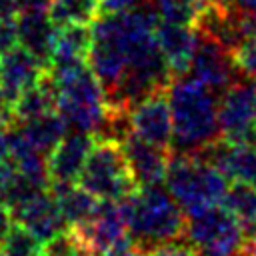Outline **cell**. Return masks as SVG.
<instances>
[{"mask_svg":"<svg viewBox=\"0 0 256 256\" xmlns=\"http://www.w3.org/2000/svg\"><path fill=\"white\" fill-rule=\"evenodd\" d=\"M56 92V112L68 130H80L98 138L106 118L108 102L104 88L86 62L48 68Z\"/></svg>","mask_w":256,"mask_h":256,"instance_id":"3","label":"cell"},{"mask_svg":"<svg viewBox=\"0 0 256 256\" xmlns=\"http://www.w3.org/2000/svg\"><path fill=\"white\" fill-rule=\"evenodd\" d=\"M164 184L186 216L222 204L228 190L226 174L200 154L170 152Z\"/></svg>","mask_w":256,"mask_h":256,"instance_id":"4","label":"cell"},{"mask_svg":"<svg viewBox=\"0 0 256 256\" xmlns=\"http://www.w3.org/2000/svg\"><path fill=\"white\" fill-rule=\"evenodd\" d=\"M130 130L162 148L170 150L172 144V114L168 102V88L156 90L136 102L130 110Z\"/></svg>","mask_w":256,"mask_h":256,"instance_id":"10","label":"cell"},{"mask_svg":"<svg viewBox=\"0 0 256 256\" xmlns=\"http://www.w3.org/2000/svg\"><path fill=\"white\" fill-rule=\"evenodd\" d=\"M14 222L22 224L30 232H34L42 242H50L64 232H68V224L58 208V202L52 190H42L12 208Z\"/></svg>","mask_w":256,"mask_h":256,"instance_id":"11","label":"cell"},{"mask_svg":"<svg viewBox=\"0 0 256 256\" xmlns=\"http://www.w3.org/2000/svg\"><path fill=\"white\" fill-rule=\"evenodd\" d=\"M48 14L56 26L90 24L100 14V0H52Z\"/></svg>","mask_w":256,"mask_h":256,"instance_id":"21","label":"cell"},{"mask_svg":"<svg viewBox=\"0 0 256 256\" xmlns=\"http://www.w3.org/2000/svg\"><path fill=\"white\" fill-rule=\"evenodd\" d=\"M160 20L196 26L206 0H154Z\"/></svg>","mask_w":256,"mask_h":256,"instance_id":"23","label":"cell"},{"mask_svg":"<svg viewBox=\"0 0 256 256\" xmlns=\"http://www.w3.org/2000/svg\"><path fill=\"white\" fill-rule=\"evenodd\" d=\"M78 182L98 200H124L138 188L122 144L100 138H96Z\"/></svg>","mask_w":256,"mask_h":256,"instance_id":"6","label":"cell"},{"mask_svg":"<svg viewBox=\"0 0 256 256\" xmlns=\"http://www.w3.org/2000/svg\"><path fill=\"white\" fill-rule=\"evenodd\" d=\"M140 2L142 0H100V12H128Z\"/></svg>","mask_w":256,"mask_h":256,"instance_id":"28","label":"cell"},{"mask_svg":"<svg viewBox=\"0 0 256 256\" xmlns=\"http://www.w3.org/2000/svg\"><path fill=\"white\" fill-rule=\"evenodd\" d=\"M16 30H18V44L26 48L32 56H36L38 62L48 70L58 32V26L50 18L48 10H40V8L20 10L16 16Z\"/></svg>","mask_w":256,"mask_h":256,"instance_id":"14","label":"cell"},{"mask_svg":"<svg viewBox=\"0 0 256 256\" xmlns=\"http://www.w3.org/2000/svg\"><path fill=\"white\" fill-rule=\"evenodd\" d=\"M50 190L58 202V208L68 224V228H74L82 222H86L98 208L100 200L88 192L80 182H62V184H50Z\"/></svg>","mask_w":256,"mask_h":256,"instance_id":"18","label":"cell"},{"mask_svg":"<svg viewBox=\"0 0 256 256\" xmlns=\"http://www.w3.org/2000/svg\"><path fill=\"white\" fill-rule=\"evenodd\" d=\"M92 42V28L88 24H66L58 26L50 68L86 62L88 48Z\"/></svg>","mask_w":256,"mask_h":256,"instance_id":"19","label":"cell"},{"mask_svg":"<svg viewBox=\"0 0 256 256\" xmlns=\"http://www.w3.org/2000/svg\"><path fill=\"white\" fill-rule=\"evenodd\" d=\"M220 134L230 142H244L256 126V80L238 76L218 96Z\"/></svg>","mask_w":256,"mask_h":256,"instance_id":"8","label":"cell"},{"mask_svg":"<svg viewBox=\"0 0 256 256\" xmlns=\"http://www.w3.org/2000/svg\"><path fill=\"white\" fill-rule=\"evenodd\" d=\"M198 154L222 170L228 180L246 182L256 188V146L220 138Z\"/></svg>","mask_w":256,"mask_h":256,"instance_id":"15","label":"cell"},{"mask_svg":"<svg viewBox=\"0 0 256 256\" xmlns=\"http://www.w3.org/2000/svg\"><path fill=\"white\" fill-rule=\"evenodd\" d=\"M198 38H200L198 28H194L190 24H176V22L160 20V24L156 26L158 46H160L174 78L184 76L188 72Z\"/></svg>","mask_w":256,"mask_h":256,"instance_id":"17","label":"cell"},{"mask_svg":"<svg viewBox=\"0 0 256 256\" xmlns=\"http://www.w3.org/2000/svg\"><path fill=\"white\" fill-rule=\"evenodd\" d=\"M104 256H148L146 252H142L138 246H134L132 242H128V244H124V246H120V248H114V250H110L108 254H104Z\"/></svg>","mask_w":256,"mask_h":256,"instance_id":"31","label":"cell"},{"mask_svg":"<svg viewBox=\"0 0 256 256\" xmlns=\"http://www.w3.org/2000/svg\"><path fill=\"white\" fill-rule=\"evenodd\" d=\"M14 46H18L16 18H4V16H0V56H4Z\"/></svg>","mask_w":256,"mask_h":256,"instance_id":"26","label":"cell"},{"mask_svg":"<svg viewBox=\"0 0 256 256\" xmlns=\"http://www.w3.org/2000/svg\"><path fill=\"white\" fill-rule=\"evenodd\" d=\"M234 62H236L240 74L256 80V36L244 40L234 50Z\"/></svg>","mask_w":256,"mask_h":256,"instance_id":"24","label":"cell"},{"mask_svg":"<svg viewBox=\"0 0 256 256\" xmlns=\"http://www.w3.org/2000/svg\"><path fill=\"white\" fill-rule=\"evenodd\" d=\"M218 96L206 84L188 74L176 76L168 84L172 114V154H198L220 140Z\"/></svg>","mask_w":256,"mask_h":256,"instance_id":"1","label":"cell"},{"mask_svg":"<svg viewBox=\"0 0 256 256\" xmlns=\"http://www.w3.org/2000/svg\"><path fill=\"white\" fill-rule=\"evenodd\" d=\"M206 2H210V4H220V6L230 4V0H206Z\"/></svg>","mask_w":256,"mask_h":256,"instance_id":"36","label":"cell"},{"mask_svg":"<svg viewBox=\"0 0 256 256\" xmlns=\"http://www.w3.org/2000/svg\"><path fill=\"white\" fill-rule=\"evenodd\" d=\"M96 142L94 134L68 130L58 146L48 156V176L50 184L78 182V176L84 168V162Z\"/></svg>","mask_w":256,"mask_h":256,"instance_id":"13","label":"cell"},{"mask_svg":"<svg viewBox=\"0 0 256 256\" xmlns=\"http://www.w3.org/2000/svg\"><path fill=\"white\" fill-rule=\"evenodd\" d=\"M186 74L206 84L216 94H222L238 76H242L234 62V54L206 34H200Z\"/></svg>","mask_w":256,"mask_h":256,"instance_id":"9","label":"cell"},{"mask_svg":"<svg viewBox=\"0 0 256 256\" xmlns=\"http://www.w3.org/2000/svg\"><path fill=\"white\" fill-rule=\"evenodd\" d=\"M230 4L248 16H256V0H230Z\"/></svg>","mask_w":256,"mask_h":256,"instance_id":"34","label":"cell"},{"mask_svg":"<svg viewBox=\"0 0 256 256\" xmlns=\"http://www.w3.org/2000/svg\"><path fill=\"white\" fill-rule=\"evenodd\" d=\"M44 256H90L72 236V232H64L62 236L50 240L46 244V254Z\"/></svg>","mask_w":256,"mask_h":256,"instance_id":"25","label":"cell"},{"mask_svg":"<svg viewBox=\"0 0 256 256\" xmlns=\"http://www.w3.org/2000/svg\"><path fill=\"white\" fill-rule=\"evenodd\" d=\"M46 242L22 224H12L4 240L0 242V256H44Z\"/></svg>","mask_w":256,"mask_h":256,"instance_id":"22","label":"cell"},{"mask_svg":"<svg viewBox=\"0 0 256 256\" xmlns=\"http://www.w3.org/2000/svg\"><path fill=\"white\" fill-rule=\"evenodd\" d=\"M10 158V140H8V126L0 124V160Z\"/></svg>","mask_w":256,"mask_h":256,"instance_id":"33","label":"cell"},{"mask_svg":"<svg viewBox=\"0 0 256 256\" xmlns=\"http://www.w3.org/2000/svg\"><path fill=\"white\" fill-rule=\"evenodd\" d=\"M52 0H18L20 10H28V8H40V10H48Z\"/></svg>","mask_w":256,"mask_h":256,"instance_id":"35","label":"cell"},{"mask_svg":"<svg viewBox=\"0 0 256 256\" xmlns=\"http://www.w3.org/2000/svg\"><path fill=\"white\" fill-rule=\"evenodd\" d=\"M68 230L90 256H104L132 242L122 200H100L96 212L86 222Z\"/></svg>","mask_w":256,"mask_h":256,"instance_id":"7","label":"cell"},{"mask_svg":"<svg viewBox=\"0 0 256 256\" xmlns=\"http://www.w3.org/2000/svg\"><path fill=\"white\" fill-rule=\"evenodd\" d=\"M44 72L46 68L38 62V58L18 44L0 60V92L12 104H16L18 96L34 86L44 76Z\"/></svg>","mask_w":256,"mask_h":256,"instance_id":"16","label":"cell"},{"mask_svg":"<svg viewBox=\"0 0 256 256\" xmlns=\"http://www.w3.org/2000/svg\"><path fill=\"white\" fill-rule=\"evenodd\" d=\"M12 222H14V218H12V210L0 200V242L4 240V236L8 234V230L12 228Z\"/></svg>","mask_w":256,"mask_h":256,"instance_id":"30","label":"cell"},{"mask_svg":"<svg viewBox=\"0 0 256 256\" xmlns=\"http://www.w3.org/2000/svg\"><path fill=\"white\" fill-rule=\"evenodd\" d=\"M14 104L0 92V124L4 126H10L14 122Z\"/></svg>","mask_w":256,"mask_h":256,"instance_id":"29","label":"cell"},{"mask_svg":"<svg viewBox=\"0 0 256 256\" xmlns=\"http://www.w3.org/2000/svg\"><path fill=\"white\" fill-rule=\"evenodd\" d=\"M148 256H198L194 252V248L188 244V242H170V244H164L152 252H148Z\"/></svg>","mask_w":256,"mask_h":256,"instance_id":"27","label":"cell"},{"mask_svg":"<svg viewBox=\"0 0 256 256\" xmlns=\"http://www.w3.org/2000/svg\"><path fill=\"white\" fill-rule=\"evenodd\" d=\"M120 144H122L130 172H132L138 186L164 184L168 162H170V150L168 148L152 144V142L136 136L134 132H130Z\"/></svg>","mask_w":256,"mask_h":256,"instance_id":"12","label":"cell"},{"mask_svg":"<svg viewBox=\"0 0 256 256\" xmlns=\"http://www.w3.org/2000/svg\"><path fill=\"white\" fill-rule=\"evenodd\" d=\"M222 204L240 222L248 242L254 240L256 238V188L246 182L234 180V184L228 186Z\"/></svg>","mask_w":256,"mask_h":256,"instance_id":"20","label":"cell"},{"mask_svg":"<svg viewBox=\"0 0 256 256\" xmlns=\"http://www.w3.org/2000/svg\"><path fill=\"white\" fill-rule=\"evenodd\" d=\"M184 238L198 256H250V242L224 204L188 216Z\"/></svg>","mask_w":256,"mask_h":256,"instance_id":"5","label":"cell"},{"mask_svg":"<svg viewBox=\"0 0 256 256\" xmlns=\"http://www.w3.org/2000/svg\"><path fill=\"white\" fill-rule=\"evenodd\" d=\"M128 232L134 246L152 252L164 244L184 238L186 212L178 206L166 186H138L122 200Z\"/></svg>","mask_w":256,"mask_h":256,"instance_id":"2","label":"cell"},{"mask_svg":"<svg viewBox=\"0 0 256 256\" xmlns=\"http://www.w3.org/2000/svg\"><path fill=\"white\" fill-rule=\"evenodd\" d=\"M20 12L18 0H0V16L4 18H14Z\"/></svg>","mask_w":256,"mask_h":256,"instance_id":"32","label":"cell"}]
</instances>
